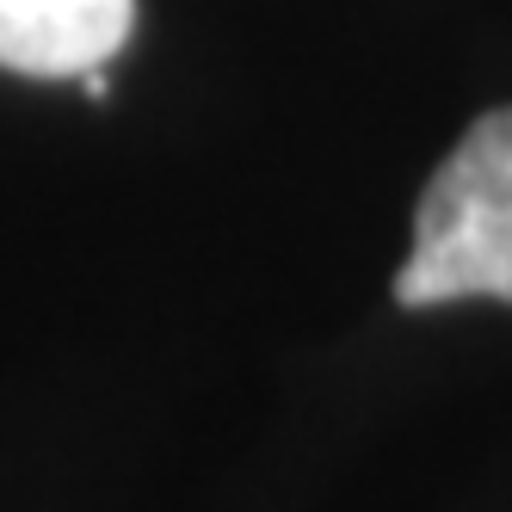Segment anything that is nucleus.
<instances>
[{"instance_id": "f257e3e1", "label": "nucleus", "mask_w": 512, "mask_h": 512, "mask_svg": "<svg viewBox=\"0 0 512 512\" xmlns=\"http://www.w3.org/2000/svg\"><path fill=\"white\" fill-rule=\"evenodd\" d=\"M457 297L512 303V105L463 130L414 210V247L395 272L401 309Z\"/></svg>"}, {"instance_id": "f03ea898", "label": "nucleus", "mask_w": 512, "mask_h": 512, "mask_svg": "<svg viewBox=\"0 0 512 512\" xmlns=\"http://www.w3.org/2000/svg\"><path fill=\"white\" fill-rule=\"evenodd\" d=\"M136 25V0H0V68L81 81L105 68Z\"/></svg>"}]
</instances>
